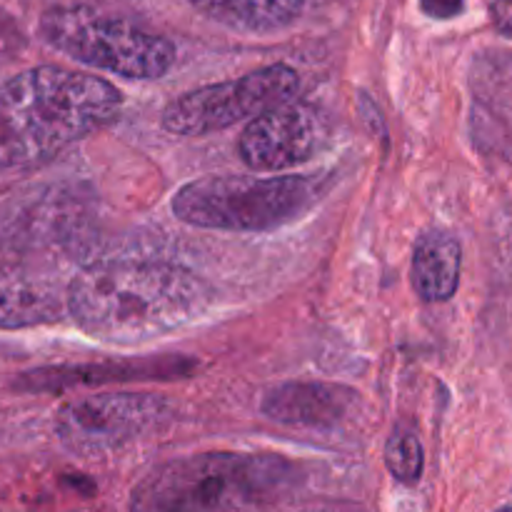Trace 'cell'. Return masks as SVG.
Returning a JSON list of instances; mask_svg holds the SVG:
<instances>
[{
    "label": "cell",
    "instance_id": "4",
    "mask_svg": "<svg viewBox=\"0 0 512 512\" xmlns=\"http://www.w3.org/2000/svg\"><path fill=\"white\" fill-rule=\"evenodd\" d=\"M313 200L315 185L300 175H208L173 195V213L195 228L265 233L298 218Z\"/></svg>",
    "mask_w": 512,
    "mask_h": 512
},
{
    "label": "cell",
    "instance_id": "6",
    "mask_svg": "<svg viewBox=\"0 0 512 512\" xmlns=\"http://www.w3.org/2000/svg\"><path fill=\"white\" fill-rule=\"evenodd\" d=\"M300 78L290 65L275 63L253 70L243 78L203 85L175 98L160 115L163 130L173 135H210L245 118H258L268 110L293 103Z\"/></svg>",
    "mask_w": 512,
    "mask_h": 512
},
{
    "label": "cell",
    "instance_id": "13",
    "mask_svg": "<svg viewBox=\"0 0 512 512\" xmlns=\"http://www.w3.org/2000/svg\"><path fill=\"white\" fill-rule=\"evenodd\" d=\"M190 5L238 33H275L300 18L305 0H190Z\"/></svg>",
    "mask_w": 512,
    "mask_h": 512
},
{
    "label": "cell",
    "instance_id": "14",
    "mask_svg": "<svg viewBox=\"0 0 512 512\" xmlns=\"http://www.w3.org/2000/svg\"><path fill=\"white\" fill-rule=\"evenodd\" d=\"M385 465L400 483H418L425 468L423 443L410 425H395L385 445Z\"/></svg>",
    "mask_w": 512,
    "mask_h": 512
},
{
    "label": "cell",
    "instance_id": "2",
    "mask_svg": "<svg viewBox=\"0 0 512 512\" xmlns=\"http://www.w3.org/2000/svg\"><path fill=\"white\" fill-rule=\"evenodd\" d=\"M123 95L108 80L40 65L0 85V175L48 163L113 123Z\"/></svg>",
    "mask_w": 512,
    "mask_h": 512
},
{
    "label": "cell",
    "instance_id": "10",
    "mask_svg": "<svg viewBox=\"0 0 512 512\" xmlns=\"http://www.w3.org/2000/svg\"><path fill=\"white\" fill-rule=\"evenodd\" d=\"M358 393L338 383L320 380H293L268 390L260 410L268 420L288 428H335L348 418Z\"/></svg>",
    "mask_w": 512,
    "mask_h": 512
},
{
    "label": "cell",
    "instance_id": "17",
    "mask_svg": "<svg viewBox=\"0 0 512 512\" xmlns=\"http://www.w3.org/2000/svg\"><path fill=\"white\" fill-rule=\"evenodd\" d=\"M498 512H512V508H503V510H498Z\"/></svg>",
    "mask_w": 512,
    "mask_h": 512
},
{
    "label": "cell",
    "instance_id": "9",
    "mask_svg": "<svg viewBox=\"0 0 512 512\" xmlns=\"http://www.w3.org/2000/svg\"><path fill=\"white\" fill-rule=\"evenodd\" d=\"M68 313V285L25 263H0V330L58 323Z\"/></svg>",
    "mask_w": 512,
    "mask_h": 512
},
{
    "label": "cell",
    "instance_id": "7",
    "mask_svg": "<svg viewBox=\"0 0 512 512\" xmlns=\"http://www.w3.org/2000/svg\"><path fill=\"white\" fill-rule=\"evenodd\" d=\"M160 395L98 393L68 400L55 415L60 443L78 455H100L143 438L168 418Z\"/></svg>",
    "mask_w": 512,
    "mask_h": 512
},
{
    "label": "cell",
    "instance_id": "12",
    "mask_svg": "<svg viewBox=\"0 0 512 512\" xmlns=\"http://www.w3.org/2000/svg\"><path fill=\"white\" fill-rule=\"evenodd\" d=\"M463 250L448 230H428L413 250V288L428 303H445L460 285Z\"/></svg>",
    "mask_w": 512,
    "mask_h": 512
},
{
    "label": "cell",
    "instance_id": "11",
    "mask_svg": "<svg viewBox=\"0 0 512 512\" xmlns=\"http://www.w3.org/2000/svg\"><path fill=\"white\" fill-rule=\"evenodd\" d=\"M198 363L185 355H158L138 360H108L90 365H63L45 368L30 375L35 390H65L83 385L133 383V380H175L195 373Z\"/></svg>",
    "mask_w": 512,
    "mask_h": 512
},
{
    "label": "cell",
    "instance_id": "16",
    "mask_svg": "<svg viewBox=\"0 0 512 512\" xmlns=\"http://www.w3.org/2000/svg\"><path fill=\"white\" fill-rule=\"evenodd\" d=\"M490 15H493V23L498 28V33L512 38V0H495L490 5Z\"/></svg>",
    "mask_w": 512,
    "mask_h": 512
},
{
    "label": "cell",
    "instance_id": "3",
    "mask_svg": "<svg viewBox=\"0 0 512 512\" xmlns=\"http://www.w3.org/2000/svg\"><path fill=\"white\" fill-rule=\"evenodd\" d=\"M293 465L275 455L200 453L150 470L130 512H260L283 493Z\"/></svg>",
    "mask_w": 512,
    "mask_h": 512
},
{
    "label": "cell",
    "instance_id": "15",
    "mask_svg": "<svg viewBox=\"0 0 512 512\" xmlns=\"http://www.w3.org/2000/svg\"><path fill=\"white\" fill-rule=\"evenodd\" d=\"M420 8L425 15L435 20H448L463 10V0H420Z\"/></svg>",
    "mask_w": 512,
    "mask_h": 512
},
{
    "label": "cell",
    "instance_id": "8",
    "mask_svg": "<svg viewBox=\"0 0 512 512\" xmlns=\"http://www.w3.org/2000/svg\"><path fill=\"white\" fill-rule=\"evenodd\" d=\"M320 145V120L310 105L288 103L245 125L238 140L240 158L253 170L278 173L310 160Z\"/></svg>",
    "mask_w": 512,
    "mask_h": 512
},
{
    "label": "cell",
    "instance_id": "1",
    "mask_svg": "<svg viewBox=\"0 0 512 512\" xmlns=\"http://www.w3.org/2000/svg\"><path fill=\"white\" fill-rule=\"evenodd\" d=\"M213 303L205 280L163 260H98L68 283V313L90 338L138 345L195 323Z\"/></svg>",
    "mask_w": 512,
    "mask_h": 512
},
{
    "label": "cell",
    "instance_id": "5",
    "mask_svg": "<svg viewBox=\"0 0 512 512\" xmlns=\"http://www.w3.org/2000/svg\"><path fill=\"white\" fill-rule=\"evenodd\" d=\"M40 35L58 53L128 80H158L175 63V45L168 38L90 5L45 10Z\"/></svg>",
    "mask_w": 512,
    "mask_h": 512
}]
</instances>
